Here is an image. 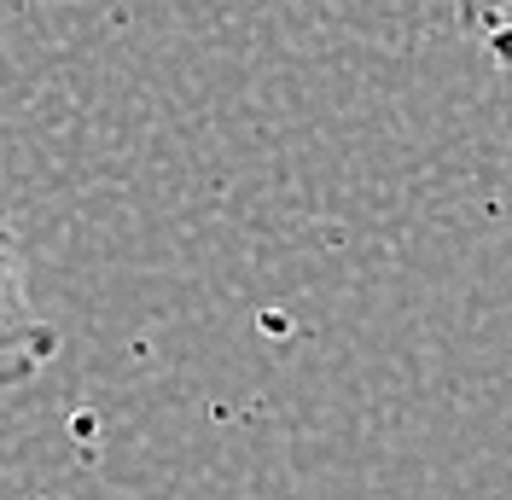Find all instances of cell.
<instances>
[{
	"instance_id": "cell-1",
	"label": "cell",
	"mask_w": 512,
	"mask_h": 500,
	"mask_svg": "<svg viewBox=\"0 0 512 500\" xmlns=\"http://www.w3.org/2000/svg\"><path fill=\"white\" fill-rule=\"evenodd\" d=\"M53 355H59V326L35 303L30 256L18 245L12 221L0 216V390L41 378L53 367Z\"/></svg>"
},
{
	"instance_id": "cell-2",
	"label": "cell",
	"mask_w": 512,
	"mask_h": 500,
	"mask_svg": "<svg viewBox=\"0 0 512 500\" xmlns=\"http://www.w3.org/2000/svg\"><path fill=\"white\" fill-rule=\"evenodd\" d=\"M448 6H454L460 30L472 35L501 70H512V0H448Z\"/></svg>"
}]
</instances>
